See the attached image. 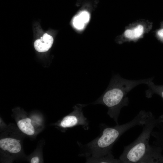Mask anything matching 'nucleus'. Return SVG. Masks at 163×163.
<instances>
[{"instance_id":"f257e3e1","label":"nucleus","mask_w":163,"mask_h":163,"mask_svg":"<svg viewBox=\"0 0 163 163\" xmlns=\"http://www.w3.org/2000/svg\"><path fill=\"white\" fill-rule=\"evenodd\" d=\"M163 123V115L156 118L151 112L143 126L140 135L132 143L125 147L119 158L121 163H163V148L149 144L154 129Z\"/></svg>"},{"instance_id":"f03ea898","label":"nucleus","mask_w":163,"mask_h":163,"mask_svg":"<svg viewBox=\"0 0 163 163\" xmlns=\"http://www.w3.org/2000/svg\"><path fill=\"white\" fill-rule=\"evenodd\" d=\"M145 120V115L140 111L133 120L122 125L110 127L101 124L98 136L85 144L78 142L81 150L79 155L86 158H99L112 153L113 145L124 132L136 126H142Z\"/></svg>"},{"instance_id":"7ed1b4c3","label":"nucleus","mask_w":163,"mask_h":163,"mask_svg":"<svg viewBox=\"0 0 163 163\" xmlns=\"http://www.w3.org/2000/svg\"><path fill=\"white\" fill-rule=\"evenodd\" d=\"M153 78L139 80H129L121 77L119 75L113 76L104 92L97 100L92 103L101 104L108 108L107 113L119 125L118 117L121 108L129 103L128 93L136 86L142 84L147 85L152 81Z\"/></svg>"},{"instance_id":"20e7f679","label":"nucleus","mask_w":163,"mask_h":163,"mask_svg":"<svg viewBox=\"0 0 163 163\" xmlns=\"http://www.w3.org/2000/svg\"><path fill=\"white\" fill-rule=\"evenodd\" d=\"M88 105L80 104L75 105L73 107V111L63 118L59 126L64 129L81 126L84 130H88L89 128V122L82 110V108Z\"/></svg>"},{"instance_id":"39448f33","label":"nucleus","mask_w":163,"mask_h":163,"mask_svg":"<svg viewBox=\"0 0 163 163\" xmlns=\"http://www.w3.org/2000/svg\"><path fill=\"white\" fill-rule=\"evenodd\" d=\"M53 42V37L46 33L40 39L36 40L34 43L35 50L39 52H43L47 51L52 46Z\"/></svg>"},{"instance_id":"423d86ee","label":"nucleus","mask_w":163,"mask_h":163,"mask_svg":"<svg viewBox=\"0 0 163 163\" xmlns=\"http://www.w3.org/2000/svg\"><path fill=\"white\" fill-rule=\"evenodd\" d=\"M0 147L3 150H7L12 153H17L21 150V146L18 141L14 139L6 138L0 140Z\"/></svg>"},{"instance_id":"0eeeda50","label":"nucleus","mask_w":163,"mask_h":163,"mask_svg":"<svg viewBox=\"0 0 163 163\" xmlns=\"http://www.w3.org/2000/svg\"><path fill=\"white\" fill-rule=\"evenodd\" d=\"M90 18V14L88 11H81L73 18V25L78 30H82L88 22Z\"/></svg>"},{"instance_id":"6e6552de","label":"nucleus","mask_w":163,"mask_h":163,"mask_svg":"<svg viewBox=\"0 0 163 163\" xmlns=\"http://www.w3.org/2000/svg\"><path fill=\"white\" fill-rule=\"evenodd\" d=\"M31 122L30 119L25 118L19 121L17 125L19 129L24 133L32 135L34 133V129Z\"/></svg>"},{"instance_id":"1a4fd4ad","label":"nucleus","mask_w":163,"mask_h":163,"mask_svg":"<svg viewBox=\"0 0 163 163\" xmlns=\"http://www.w3.org/2000/svg\"><path fill=\"white\" fill-rule=\"evenodd\" d=\"M86 163H121L119 159H115L112 153L99 158L88 157L86 158Z\"/></svg>"},{"instance_id":"9d476101","label":"nucleus","mask_w":163,"mask_h":163,"mask_svg":"<svg viewBox=\"0 0 163 163\" xmlns=\"http://www.w3.org/2000/svg\"><path fill=\"white\" fill-rule=\"evenodd\" d=\"M147 85L149 88L145 91L147 97L151 98L154 94H156L163 99V85H156L152 81Z\"/></svg>"},{"instance_id":"9b49d317","label":"nucleus","mask_w":163,"mask_h":163,"mask_svg":"<svg viewBox=\"0 0 163 163\" xmlns=\"http://www.w3.org/2000/svg\"><path fill=\"white\" fill-rule=\"evenodd\" d=\"M143 31V27L139 25L133 30H127L125 32V36L129 39H132L140 37Z\"/></svg>"},{"instance_id":"f8f14e48","label":"nucleus","mask_w":163,"mask_h":163,"mask_svg":"<svg viewBox=\"0 0 163 163\" xmlns=\"http://www.w3.org/2000/svg\"><path fill=\"white\" fill-rule=\"evenodd\" d=\"M151 135L155 138L153 143L155 145L163 148V132L161 131H153Z\"/></svg>"},{"instance_id":"ddd939ff","label":"nucleus","mask_w":163,"mask_h":163,"mask_svg":"<svg viewBox=\"0 0 163 163\" xmlns=\"http://www.w3.org/2000/svg\"><path fill=\"white\" fill-rule=\"evenodd\" d=\"M39 159L37 157H34L30 161L31 163H38L39 162Z\"/></svg>"},{"instance_id":"4468645a","label":"nucleus","mask_w":163,"mask_h":163,"mask_svg":"<svg viewBox=\"0 0 163 163\" xmlns=\"http://www.w3.org/2000/svg\"><path fill=\"white\" fill-rule=\"evenodd\" d=\"M157 34L160 38L163 39V28L160 29L158 31Z\"/></svg>"}]
</instances>
